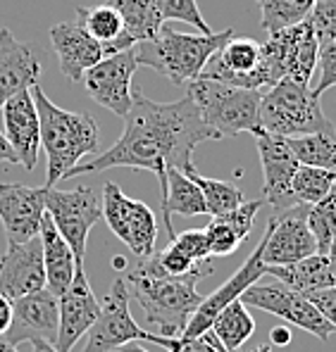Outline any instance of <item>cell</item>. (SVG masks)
Listing matches in <instances>:
<instances>
[{
  "instance_id": "cell-1",
  "label": "cell",
  "mask_w": 336,
  "mask_h": 352,
  "mask_svg": "<svg viewBox=\"0 0 336 352\" xmlns=\"http://www.w3.org/2000/svg\"><path fill=\"white\" fill-rule=\"evenodd\" d=\"M205 141L220 138L203 122L189 96L174 102H155L143 96L141 88H132V110L124 115V131L117 143L89 162L72 167L62 181L112 167L148 169L158 176L160 190L165 195L167 172H186L193 164V150Z\"/></svg>"
},
{
  "instance_id": "cell-2",
  "label": "cell",
  "mask_w": 336,
  "mask_h": 352,
  "mask_svg": "<svg viewBox=\"0 0 336 352\" xmlns=\"http://www.w3.org/2000/svg\"><path fill=\"white\" fill-rule=\"evenodd\" d=\"M215 272V260H203L191 274L184 276H167V274H151L141 267H134L127 276L129 295L138 300L146 312V319L158 326L165 338H177L184 333L191 314L196 312L203 295L196 291L200 278H208Z\"/></svg>"
},
{
  "instance_id": "cell-3",
  "label": "cell",
  "mask_w": 336,
  "mask_h": 352,
  "mask_svg": "<svg viewBox=\"0 0 336 352\" xmlns=\"http://www.w3.org/2000/svg\"><path fill=\"white\" fill-rule=\"evenodd\" d=\"M36 102L41 124V148L48 157V172H45V188H55L58 181L72 167L79 164L81 157L96 155L101 146L98 124L86 112L62 110L55 102L48 100L45 91L39 84L29 88Z\"/></svg>"
},
{
  "instance_id": "cell-4",
  "label": "cell",
  "mask_w": 336,
  "mask_h": 352,
  "mask_svg": "<svg viewBox=\"0 0 336 352\" xmlns=\"http://www.w3.org/2000/svg\"><path fill=\"white\" fill-rule=\"evenodd\" d=\"M236 36L234 29H224L220 34H184L172 29L167 22L160 27L151 41H141L134 45L138 67H151L158 74L167 76L172 84H186L203 74L208 60L227 41Z\"/></svg>"
},
{
  "instance_id": "cell-5",
  "label": "cell",
  "mask_w": 336,
  "mask_h": 352,
  "mask_svg": "<svg viewBox=\"0 0 336 352\" xmlns=\"http://www.w3.org/2000/svg\"><path fill=\"white\" fill-rule=\"evenodd\" d=\"M186 96L196 102L203 122L217 133V138H231L236 133H260V98L262 91L239 88L220 81L198 79L189 81Z\"/></svg>"
},
{
  "instance_id": "cell-6",
  "label": "cell",
  "mask_w": 336,
  "mask_h": 352,
  "mask_svg": "<svg viewBox=\"0 0 336 352\" xmlns=\"http://www.w3.org/2000/svg\"><path fill=\"white\" fill-rule=\"evenodd\" d=\"M260 126L275 136L293 138L308 133L329 131L334 124L324 117L319 98L313 96L310 86H301L291 79H282L260 98Z\"/></svg>"
},
{
  "instance_id": "cell-7",
  "label": "cell",
  "mask_w": 336,
  "mask_h": 352,
  "mask_svg": "<svg viewBox=\"0 0 336 352\" xmlns=\"http://www.w3.org/2000/svg\"><path fill=\"white\" fill-rule=\"evenodd\" d=\"M317 53L319 43L308 19L270 34L267 43H260V69L265 76V86L270 88L282 79L310 86L313 72L317 67Z\"/></svg>"
},
{
  "instance_id": "cell-8",
  "label": "cell",
  "mask_w": 336,
  "mask_h": 352,
  "mask_svg": "<svg viewBox=\"0 0 336 352\" xmlns=\"http://www.w3.org/2000/svg\"><path fill=\"white\" fill-rule=\"evenodd\" d=\"M45 214L72 248L76 264H84L89 231L103 219L101 195L89 186H76L74 190L45 188Z\"/></svg>"
},
{
  "instance_id": "cell-9",
  "label": "cell",
  "mask_w": 336,
  "mask_h": 352,
  "mask_svg": "<svg viewBox=\"0 0 336 352\" xmlns=\"http://www.w3.org/2000/svg\"><path fill=\"white\" fill-rule=\"evenodd\" d=\"M103 219L138 260H146L155 252L158 241V219L155 212L141 200H134L122 193L112 181L103 186Z\"/></svg>"
},
{
  "instance_id": "cell-10",
  "label": "cell",
  "mask_w": 336,
  "mask_h": 352,
  "mask_svg": "<svg viewBox=\"0 0 336 352\" xmlns=\"http://www.w3.org/2000/svg\"><path fill=\"white\" fill-rule=\"evenodd\" d=\"M308 207L310 205H293L288 210L272 212L260 238L262 262L267 267L291 264L317 252V243L308 226Z\"/></svg>"
},
{
  "instance_id": "cell-11",
  "label": "cell",
  "mask_w": 336,
  "mask_h": 352,
  "mask_svg": "<svg viewBox=\"0 0 336 352\" xmlns=\"http://www.w3.org/2000/svg\"><path fill=\"white\" fill-rule=\"evenodd\" d=\"M239 300L246 307H258L262 312L275 314V317L284 319L286 324L317 336L319 340H329V336L334 333V329L327 324V319L317 312V307L310 302L306 295L291 291V288L282 286V283H270V286L253 283L251 288H246L241 293Z\"/></svg>"
},
{
  "instance_id": "cell-12",
  "label": "cell",
  "mask_w": 336,
  "mask_h": 352,
  "mask_svg": "<svg viewBox=\"0 0 336 352\" xmlns=\"http://www.w3.org/2000/svg\"><path fill=\"white\" fill-rule=\"evenodd\" d=\"M129 288L124 278H115L105 300L101 302V314L86 331V345L81 352H110L132 340H146L148 331L134 322L129 309Z\"/></svg>"
},
{
  "instance_id": "cell-13",
  "label": "cell",
  "mask_w": 336,
  "mask_h": 352,
  "mask_svg": "<svg viewBox=\"0 0 336 352\" xmlns=\"http://www.w3.org/2000/svg\"><path fill=\"white\" fill-rule=\"evenodd\" d=\"M136 69V53L134 48H127L122 53L105 55L98 65H93L81 84L98 105L110 110L112 115L124 117L132 110V79Z\"/></svg>"
},
{
  "instance_id": "cell-14",
  "label": "cell",
  "mask_w": 336,
  "mask_h": 352,
  "mask_svg": "<svg viewBox=\"0 0 336 352\" xmlns=\"http://www.w3.org/2000/svg\"><path fill=\"white\" fill-rule=\"evenodd\" d=\"M200 76L220 84L265 91V76L260 69V43L246 36H231L208 60Z\"/></svg>"
},
{
  "instance_id": "cell-15",
  "label": "cell",
  "mask_w": 336,
  "mask_h": 352,
  "mask_svg": "<svg viewBox=\"0 0 336 352\" xmlns=\"http://www.w3.org/2000/svg\"><path fill=\"white\" fill-rule=\"evenodd\" d=\"M98 314H101V302H98L96 293L91 291L84 264H76L70 288L58 298V338H55V350L72 352V348L81 340V336L98 319Z\"/></svg>"
},
{
  "instance_id": "cell-16",
  "label": "cell",
  "mask_w": 336,
  "mask_h": 352,
  "mask_svg": "<svg viewBox=\"0 0 336 352\" xmlns=\"http://www.w3.org/2000/svg\"><path fill=\"white\" fill-rule=\"evenodd\" d=\"M10 345L19 343H45L55 345L58 338V298L41 288L36 293H29L24 298L12 300V322L3 336Z\"/></svg>"
},
{
  "instance_id": "cell-17",
  "label": "cell",
  "mask_w": 336,
  "mask_h": 352,
  "mask_svg": "<svg viewBox=\"0 0 336 352\" xmlns=\"http://www.w3.org/2000/svg\"><path fill=\"white\" fill-rule=\"evenodd\" d=\"M3 136L10 143L17 164L24 169H36L41 150V124L31 91H19L0 105Z\"/></svg>"
},
{
  "instance_id": "cell-18",
  "label": "cell",
  "mask_w": 336,
  "mask_h": 352,
  "mask_svg": "<svg viewBox=\"0 0 336 352\" xmlns=\"http://www.w3.org/2000/svg\"><path fill=\"white\" fill-rule=\"evenodd\" d=\"M265 272H267V264L262 262V241H260L255 250L248 255V260L231 274V278H227L213 295L203 298V302H200L198 307H196V312L191 314L182 338H198V336L208 333L217 314H220L229 302L239 300L246 288H251L253 283L260 281V278L265 276Z\"/></svg>"
},
{
  "instance_id": "cell-19",
  "label": "cell",
  "mask_w": 336,
  "mask_h": 352,
  "mask_svg": "<svg viewBox=\"0 0 336 352\" xmlns=\"http://www.w3.org/2000/svg\"><path fill=\"white\" fill-rule=\"evenodd\" d=\"M258 153H260L262 174H265V200L270 203L272 212H282L298 205L293 198L291 181L298 169V160L291 153L286 138L275 133L260 131L255 133Z\"/></svg>"
},
{
  "instance_id": "cell-20",
  "label": "cell",
  "mask_w": 336,
  "mask_h": 352,
  "mask_svg": "<svg viewBox=\"0 0 336 352\" xmlns=\"http://www.w3.org/2000/svg\"><path fill=\"white\" fill-rule=\"evenodd\" d=\"M41 288H45V269L39 236L27 243H8L0 255V295L12 302Z\"/></svg>"
},
{
  "instance_id": "cell-21",
  "label": "cell",
  "mask_w": 336,
  "mask_h": 352,
  "mask_svg": "<svg viewBox=\"0 0 336 352\" xmlns=\"http://www.w3.org/2000/svg\"><path fill=\"white\" fill-rule=\"evenodd\" d=\"M45 214V186L29 188L22 184H0V221L8 243H27L39 236Z\"/></svg>"
},
{
  "instance_id": "cell-22",
  "label": "cell",
  "mask_w": 336,
  "mask_h": 352,
  "mask_svg": "<svg viewBox=\"0 0 336 352\" xmlns=\"http://www.w3.org/2000/svg\"><path fill=\"white\" fill-rule=\"evenodd\" d=\"M48 36L50 45H53L55 55H58L60 72L74 84H79L86 72L105 58L103 45L84 29V24L79 19L53 24Z\"/></svg>"
},
{
  "instance_id": "cell-23",
  "label": "cell",
  "mask_w": 336,
  "mask_h": 352,
  "mask_svg": "<svg viewBox=\"0 0 336 352\" xmlns=\"http://www.w3.org/2000/svg\"><path fill=\"white\" fill-rule=\"evenodd\" d=\"M41 79V62L29 43L14 38L10 29H0V105L19 91H29Z\"/></svg>"
},
{
  "instance_id": "cell-24",
  "label": "cell",
  "mask_w": 336,
  "mask_h": 352,
  "mask_svg": "<svg viewBox=\"0 0 336 352\" xmlns=\"http://www.w3.org/2000/svg\"><path fill=\"white\" fill-rule=\"evenodd\" d=\"M105 5H110L122 19V36L107 45L105 55L122 53L141 41H151L165 24L153 0H105Z\"/></svg>"
},
{
  "instance_id": "cell-25",
  "label": "cell",
  "mask_w": 336,
  "mask_h": 352,
  "mask_svg": "<svg viewBox=\"0 0 336 352\" xmlns=\"http://www.w3.org/2000/svg\"><path fill=\"white\" fill-rule=\"evenodd\" d=\"M262 205H265V200H251V203H241L229 214L213 217V221L205 226L210 255L227 257L231 252H236V248L244 241H248V236H251L255 217L262 210Z\"/></svg>"
},
{
  "instance_id": "cell-26",
  "label": "cell",
  "mask_w": 336,
  "mask_h": 352,
  "mask_svg": "<svg viewBox=\"0 0 336 352\" xmlns=\"http://www.w3.org/2000/svg\"><path fill=\"white\" fill-rule=\"evenodd\" d=\"M39 241H41V250H43L45 288L55 298H60L70 288L72 278H74V269H76L74 252L67 245L65 238L60 236V231L55 229V224L50 221L48 214H43V219H41Z\"/></svg>"
},
{
  "instance_id": "cell-27",
  "label": "cell",
  "mask_w": 336,
  "mask_h": 352,
  "mask_svg": "<svg viewBox=\"0 0 336 352\" xmlns=\"http://www.w3.org/2000/svg\"><path fill=\"white\" fill-rule=\"evenodd\" d=\"M160 212H162L165 229H167L169 238H174L172 214L182 217H200L205 214V200L200 188L179 169H169L167 184H165V195L160 198Z\"/></svg>"
},
{
  "instance_id": "cell-28",
  "label": "cell",
  "mask_w": 336,
  "mask_h": 352,
  "mask_svg": "<svg viewBox=\"0 0 336 352\" xmlns=\"http://www.w3.org/2000/svg\"><path fill=\"white\" fill-rule=\"evenodd\" d=\"M270 276H275L282 286L291 288V291L310 295L315 291H322V288L332 286V276H329V260L327 255H315L303 257L298 262L282 264V267H267Z\"/></svg>"
},
{
  "instance_id": "cell-29",
  "label": "cell",
  "mask_w": 336,
  "mask_h": 352,
  "mask_svg": "<svg viewBox=\"0 0 336 352\" xmlns=\"http://www.w3.org/2000/svg\"><path fill=\"white\" fill-rule=\"evenodd\" d=\"M210 331H213V336L220 340V345L224 350L239 352L246 340L255 333V322L248 314L246 305L241 300H234L217 314Z\"/></svg>"
},
{
  "instance_id": "cell-30",
  "label": "cell",
  "mask_w": 336,
  "mask_h": 352,
  "mask_svg": "<svg viewBox=\"0 0 336 352\" xmlns=\"http://www.w3.org/2000/svg\"><path fill=\"white\" fill-rule=\"evenodd\" d=\"M286 143L296 155L298 164L327 169V172L336 174V129L308 133V136H293L286 138Z\"/></svg>"
},
{
  "instance_id": "cell-31",
  "label": "cell",
  "mask_w": 336,
  "mask_h": 352,
  "mask_svg": "<svg viewBox=\"0 0 336 352\" xmlns=\"http://www.w3.org/2000/svg\"><path fill=\"white\" fill-rule=\"evenodd\" d=\"M184 174L189 176V179L200 188V193H203L205 214L224 217V214L234 212L236 207L244 203V193H241V188H236L234 184H227V181L205 179V176H200V172H198V167H196V164H191V167L186 169Z\"/></svg>"
},
{
  "instance_id": "cell-32",
  "label": "cell",
  "mask_w": 336,
  "mask_h": 352,
  "mask_svg": "<svg viewBox=\"0 0 336 352\" xmlns=\"http://www.w3.org/2000/svg\"><path fill=\"white\" fill-rule=\"evenodd\" d=\"M262 12L260 27L267 34H277L293 24H301L310 17L315 0H258Z\"/></svg>"
},
{
  "instance_id": "cell-33",
  "label": "cell",
  "mask_w": 336,
  "mask_h": 352,
  "mask_svg": "<svg viewBox=\"0 0 336 352\" xmlns=\"http://www.w3.org/2000/svg\"><path fill=\"white\" fill-rule=\"evenodd\" d=\"M336 186V174L327 172V169L308 167V164H298L296 174L291 181L293 198L298 205H315L324 200L332 188Z\"/></svg>"
},
{
  "instance_id": "cell-34",
  "label": "cell",
  "mask_w": 336,
  "mask_h": 352,
  "mask_svg": "<svg viewBox=\"0 0 336 352\" xmlns=\"http://www.w3.org/2000/svg\"><path fill=\"white\" fill-rule=\"evenodd\" d=\"M76 19H79V22L84 24V29L103 45V53H105L107 45H112L122 36L120 14L105 3L98 5V8H84V5H79V8H76Z\"/></svg>"
},
{
  "instance_id": "cell-35",
  "label": "cell",
  "mask_w": 336,
  "mask_h": 352,
  "mask_svg": "<svg viewBox=\"0 0 336 352\" xmlns=\"http://www.w3.org/2000/svg\"><path fill=\"white\" fill-rule=\"evenodd\" d=\"M308 226L317 243V252L327 255L336 236V186L327 198L308 207Z\"/></svg>"
},
{
  "instance_id": "cell-36",
  "label": "cell",
  "mask_w": 336,
  "mask_h": 352,
  "mask_svg": "<svg viewBox=\"0 0 336 352\" xmlns=\"http://www.w3.org/2000/svg\"><path fill=\"white\" fill-rule=\"evenodd\" d=\"M162 22H184L198 29V34H210L208 22L203 19L196 0H153Z\"/></svg>"
},
{
  "instance_id": "cell-37",
  "label": "cell",
  "mask_w": 336,
  "mask_h": 352,
  "mask_svg": "<svg viewBox=\"0 0 336 352\" xmlns=\"http://www.w3.org/2000/svg\"><path fill=\"white\" fill-rule=\"evenodd\" d=\"M146 340L148 343L160 345V348H167V352H224L220 340L213 336V331L198 336V338H182V336H177V338H165V336H158L148 331Z\"/></svg>"
},
{
  "instance_id": "cell-38",
  "label": "cell",
  "mask_w": 336,
  "mask_h": 352,
  "mask_svg": "<svg viewBox=\"0 0 336 352\" xmlns=\"http://www.w3.org/2000/svg\"><path fill=\"white\" fill-rule=\"evenodd\" d=\"M308 22L319 45L336 41V0H315Z\"/></svg>"
},
{
  "instance_id": "cell-39",
  "label": "cell",
  "mask_w": 336,
  "mask_h": 352,
  "mask_svg": "<svg viewBox=\"0 0 336 352\" xmlns=\"http://www.w3.org/2000/svg\"><path fill=\"white\" fill-rule=\"evenodd\" d=\"M153 260L160 267V272L167 274V276H184V274H191L200 262H203V260L196 262L193 257H189L174 241H169V245L165 248V250L153 252Z\"/></svg>"
},
{
  "instance_id": "cell-40",
  "label": "cell",
  "mask_w": 336,
  "mask_h": 352,
  "mask_svg": "<svg viewBox=\"0 0 336 352\" xmlns=\"http://www.w3.org/2000/svg\"><path fill=\"white\" fill-rule=\"evenodd\" d=\"M317 67H319V81L313 88L315 98H319L322 93H327L329 88L336 86V41L319 45Z\"/></svg>"
},
{
  "instance_id": "cell-41",
  "label": "cell",
  "mask_w": 336,
  "mask_h": 352,
  "mask_svg": "<svg viewBox=\"0 0 336 352\" xmlns=\"http://www.w3.org/2000/svg\"><path fill=\"white\" fill-rule=\"evenodd\" d=\"M179 248L186 252L189 257H193L196 262L198 260H208L210 255V245H208V236H205V229H189L184 234H177L172 238Z\"/></svg>"
},
{
  "instance_id": "cell-42",
  "label": "cell",
  "mask_w": 336,
  "mask_h": 352,
  "mask_svg": "<svg viewBox=\"0 0 336 352\" xmlns=\"http://www.w3.org/2000/svg\"><path fill=\"white\" fill-rule=\"evenodd\" d=\"M310 302L317 307V312L327 319V324L336 331V288H322V291H315L306 295Z\"/></svg>"
},
{
  "instance_id": "cell-43",
  "label": "cell",
  "mask_w": 336,
  "mask_h": 352,
  "mask_svg": "<svg viewBox=\"0 0 336 352\" xmlns=\"http://www.w3.org/2000/svg\"><path fill=\"white\" fill-rule=\"evenodd\" d=\"M10 322H12V302L5 295H0V338L10 329Z\"/></svg>"
},
{
  "instance_id": "cell-44",
  "label": "cell",
  "mask_w": 336,
  "mask_h": 352,
  "mask_svg": "<svg viewBox=\"0 0 336 352\" xmlns=\"http://www.w3.org/2000/svg\"><path fill=\"white\" fill-rule=\"evenodd\" d=\"M270 343L277 345V348H284V345L291 343V329L288 326H275L270 331Z\"/></svg>"
},
{
  "instance_id": "cell-45",
  "label": "cell",
  "mask_w": 336,
  "mask_h": 352,
  "mask_svg": "<svg viewBox=\"0 0 336 352\" xmlns=\"http://www.w3.org/2000/svg\"><path fill=\"white\" fill-rule=\"evenodd\" d=\"M3 162H10V164H17V157H14L12 148H10V143L5 141L3 131H0V164Z\"/></svg>"
},
{
  "instance_id": "cell-46",
  "label": "cell",
  "mask_w": 336,
  "mask_h": 352,
  "mask_svg": "<svg viewBox=\"0 0 336 352\" xmlns=\"http://www.w3.org/2000/svg\"><path fill=\"white\" fill-rule=\"evenodd\" d=\"M327 260H329V276H332V288H336V236H334L332 245H329Z\"/></svg>"
},
{
  "instance_id": "cell-47",
  "label": "cell",
  "mask_w": 336,
  "mask_h": 352,
  "mask_svg": "<svg viewBox=\"0 0 336 352\" xmlns=\"http://www.w3.org/2000/svg\"><path fill=\"white\" fill-rule=\"evenodd\" d=\"M110 352H148V350L141 348L138 340H132V343H124V345H120V348H112Z\"/></svg>"
},
{
  "instance_id": "cell-48",
  "label": "cell",
  "mask_w": 336,
  "mask_h": 352,
  "mask_svg": "<svg viewBox=\"0 0 336 352\" xmlns=\"http://www.w3.org/2000/svg\"><path fill=\"white\" fill-rule=\"evenodd\" d=\"M31 345H34V352H58L55 345L45 343V340H36V343H31Z\"/></svg>"
},
{
  "instance_id": "cell-49",
  "label": "cell",
  "mask_w": 336,
  "mask_h": 352,
  "mask_svg": "<svg viewBox=\"0 0 336 352\" xmlns=\"http://www.w3.org/2000/svg\"><path fill=\"white\" fill-rule=\"evenodd\" d=\"M0 352H19L17 345H10L5 338H0Z\"/></svg>"
},
{
  "instance_id": "cell-50",
  "label": "cell",
  "mask_w": 336,
  "mask_h": 352,
  "mask_svg": "<svg viewBox=\"0 0 336 352\" xmlns=\"http://www.w3.org/2000/svg\"><path fill=\"white\" fill-rule=\"evenodd\" d=\"M253 352H272V348L267 343H262V345H258V348H253Z\"/></svg>"
},
{
  "instance_id": "cell-51",
  "label": "cell",
  "mask_w": 336,
  "mask_h": 352,
  "mask_svg": "<svg viewBox=\"0 0 336 352\" xmlns=\"http://www.w3.org/2000/svg\"><path fill=\"white\" fill-rule=\"evenodd\" d=\"M222 350H224V348H222ZM224 352H229V350H224Z\"/></svg>"
}]
</instances>
